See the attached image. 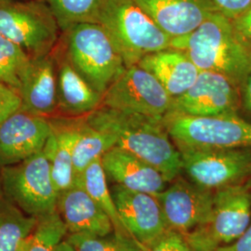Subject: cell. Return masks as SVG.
Wrapping results in <instances>:
<instances>
[{"mask_svg":"<svg viewBox=\"0 0 251 251\" xmlns=\"http://www.w3.org/2000/svg\"><path fill=\"white\" fill-rule=\"evenodd\" d=\"M85 119L93 127L114 135L117 147L150 164L169 182L182 171L180 152L163 118L101 105Z\"/></svg>","mask_w":251,"mask_h":251,"instance_id":"obj_1","label":"cell"},{"mask_svg":"<svg viewBox=\"0 0 251 251\" xmlns=\"http://www.w3.org/2000/svg\"><path fill=\"white\" fill-rule=\"evenodd\" d=\"M171 48L187 54L200 71L218 73L240 88L251 72V52L235 33L233 22L215 11L186 36L171 39Z\"/></svg>","mask_w":251,"mask_h":251,"instance_id":"obj_2","label":"cell"},{"mask_svg":"<svg viewBox=\"0 0 251 251\" xmlns=\"http://www.w3.org/2000/svg\"><path fill=\"white\" fill-rule=\"evenodd\" d=\"M56 47L102 96L126 68L112 36L100 24L73 25L62 32Z\"/></svg>","mask_w":251,"mask_h":251,"instance_id":"obj_3","label":"cell"},{"mask_svg":"<svg viewBox=\"0 0 251 251\" xmlns=\"http://www.w3.org/2000/svg\"><path fill=\"white\" fill-rule=\"evenodd\" d=\"M99 24L112 36L126 66L171 48V38L135 0H105Z\"/></svg>","mask_w":251,"mask_h":251,"instance_id":"obj_4","label":"cell"},{"mask_svg":"<svg viewBox=\"0 0 251 251\" xmlns=\"http://www.w3.org/2000/svg\"><path fill=\"white\" fill-rule=\"evenodd\" d=\"M61 33L47 1L0 0V34L31 58L51 53Z\"/></svg>","mask_w":251,"mask_h":251,"instance_id":"obj_5","label":"cell"},{"mask_svg":"<svg viewBox=\"0 0 251 251\" xmlns=\"http://www.w3.org/2000/svg\"><path fill=\"white\" fill-rule=\"evenodd\" d=\"M0 184L2 195L26 215L39 218L57 210L59 194L44 150L0 168Z\"/></svg>","mask_w":251,"mask_h":251,"instance_id":"obj_6","label":"cell"},{"mask_svg":"<svg viewBox=\"0 0 251 251\" xmlns=\"http://www.w3.org/2000/svg\"><path fill=\"white\" fill-rule=\"evenodd\" d=\"M163 119L179 150L251 148V122L237 114L198 117L170 112Z\"/></svg>","mask_w":251,"mask_h":251,"instance_id":"obj_7","label":"cell"},{"mask_svg":"<svg viewBox=\"0 0 251 251\" xmlns=\"http://www.w3.org/2000/svg\"><path fill=\"white\" fill-rule=\"evenodd\" d=\"M251 224V192L241 183L216 190L205 225L183 234L194 251H214L235 241Z\"/></svg>","mask_w":251,"mask_h":251,"instance_id":"obj_8","label":"cell"},{"mask_svg":"<svg viewBox=\"0 0 251 251\" xmlns=\"http://www.w3.org/2000/svg\"><path fill=\"white\" fill-rule=\"evenodd\" d=\"M182 171L199 187L216 191L251 175V148L181 149Z\"/></svg>","mask_w":251,"mask_h":251,"instance_id":"obj_9","label":"cell"},{"mask_svg":"<svg viewBox=\"0 0 251 251\" xmlns=\"http://www.w3.org/2000/svg\"><path fill=\"white\" fill-rule=\"evenodd\" d=\"M102 105L149 117L164 118L173 98L152 74L139 64L128 66L103 95Z\"/></svg>","mask_w":251,"mask_h":251,"instance_id":"obj_10","label":"cell"},{"mask_svg":"<svg viewBox=\"0 0 251 251\" xmlns=\"http://www.w3.org/2000/svg\"><path fill=\"white\" fill-rule=\"evenodd\" d=\"M241 108L240 89L225 75L200 71L195 84L173 99L171 112L190 117H210L237 114Z\"/></svg>","mask_w":251,"mask_h":251,"instance_id":"obj_11","label":"cell"},{"mask_svg":"<svg viewBox=\"0 0 251 251\" xmlns=\"http://www.w3.org/2000/svg\"><path fill=\"white\" fill-rule=\"evenodd\" d=\"M156 198L169 229L186 234L205 225L213 207V191L176 178Z\"/></svg>","mask_w":251,"mask_h":251,"instance_id":"obj_12","label":"cell"},{"mask_svg":"<svg viewBox=\"0 0 251 251\" xmlns=\"http://www.w3.org/2000/svg\"><path fill=\"white\" fill-rule=\"evenodd\" d=\"M110 188L126 231L144 251L169 230L156 197L117 184Z\"/></svg>","mask_w":251,"mask_h":251,"instance_id":"obj_13","label":"cell"},{"mask_svg":"<svg viewBox=\"0 0 251 251\" xmlns=\"http://www.w3.org/2000/svg\"><path fill=\"white\" fill-rule=\"evenodd\" d=\"M50 132L49 118L19 108L0 123V168L41 152Z\"/></svg>","mask_w":251,"mask_h":251,"instance_id":"obj_14","label":"cell"},{"mask_svg":"<svg viewBox=\"0 0 251 251\" xmlns=\"http://www.w3.org/2000/svg\"><path fill=\"white\" fill-rule=\"evenodd\" d=\"M22 107L41 117H57V72L52 52L31 58L18 90Z\"/></svg>","mask_w":251,"mask_h":251,"instance_id":"obj_15","label":"cell"},{"mask_svg":"<svg viewBox=\"0 0 251 251\" xmlns=\"http://www.w3.org/2000/svg\"><path fill=\"white\" fill-rule=\"evenodd\" d=\"M52 53L57 72V117H86L100 107L103 96L83 78L57 47Z\"/></svg>","mask_w":251,"mask_h":251,"instance_id":"obj_16","label":"cell"},{"mask_svg":"<svg viewBox=\"0 0 251 251\" xmlns=\"http://www.w3.org/2000/svg\"><path fill=\"white\" fill-rule=\"evenodd\" d=\"M101 164L108 180L131 191L157 197L170 183L150 164L117 146L102 155Z\"/></svg>","mask_w":251,"mask_h":251,"instance_id":"obj_17","label":"cell"},{"mask_svg":"<svg viewBox=\"0 0 251 251\" xmlns=\"http://www.w3.org/2000/svg\"><path fill=\"white\" fill-rule=\"evenodd\" d=\"M171 36H186L217 11L210 0H135Z\"/></svg>","mask_w":251,"mask_h":251,"instance_id":"obj_18","label":"cell"},{"mask_svg":"<svg viewBox=\"0 0 251 251\" xmlns=\"http://www.w3.org/2000/svg\"><path fill=\"white\" fill-rule=\"evenodd\" d=\"M57 211L68 233L106 235L115 231L107 214L79 185L75 184L59 194Z\"/></svg>","mask_w":251,"mask_h":251,"instance_id":"obj_19","label":"cell"},{"mask_svg":"<svg viewBox=\"0 0 251 251\" xmlns=\"http://www.w3.org/2000/svg\"><path fill=\"white\" fill-rule=\"evenodd\" d=\"M51 132L44 147L50 165L51 177L58 194L75 185L74 146L78 135L77 118L54 117L49 118Z\"/></svg>","mask_w":251,"mask_h":251,"instance_id":"obj_20","label":"cell"},{"mask_svg":"<svg viewBox=\"0 0 251 251\" xmlns=\"http://www.w3.org/2000/svg\"><path fill=\"white\" fill-rule=\"evenodd\" d=\"M138 64L151 73L173 99L187 91L200 73L187 54L171 47L145 56Z\"/></svg>","mask_w":251,"mask_h":251,"instance_id":"obj_21","label":"cell"},{"mask_svg":"<svg viewBox=\"0 0 251 251\" xmlns=\"http://www.w3.org/2000/svg\"><path fill=\"white\" fill-rule=\"evenodd\" d=\"M117 146L114 135L90 126L85 117H79L78 135L74 146V169L75 179L79 177L91 163Z\"/></svg>","mask_w":251,"mask_h":251,"instance_id":"obj_22","label":"cell"},{"mask_svg":"<svg viewBox=\"0 0 251 251\" xmlns=\"http://www.w3.org/2000/svg\"><path fill=\"white\" fill-rule=\"evenodd\" d=\"M37 218L24 213L0 194V251H24Z\"/></svg>","mask_w":251,"mask_h":251,"instance_id":"obj_23","label":"cell"},{"mask_svg":"<svg viewBox=\"0 0 251 251\" xmlns=\"http://www.w3.org/2000/svg\"><path fill=\"white\" fill-rule=\"evenodd\" d=\"M75 184L85 189L107 214L113 224L115 232L129 235L121 223L111 188L108 184L107 176L101 164V158L91 163L80 176L75 179Z\"/></svg>","mask_w":251,"mask_h":251,"instance_id":"obj_24","label":"cell"},{"mask_svg":"<svg viewBox=\"0 0 251 251\" xmlns=\"http://www.w3.org/2000/svg\"><path fill=\"white\" fill-rule=\"evenodd\" d=\"M105 0H47L61 32L84 23L99 24Z\"/></svg>","mask_w":251,"mask_h":251,"instance_id":"obj_25","label":"cell"},{"mask_svg":"<svg viewBox=\"0 0 251 251\" xmlns=\"http://www.w3.org/2000/svg\"><path fill=\"white\" fill-rule=\"evenodd\" d=\"M67 234V227L56 210L37 218L33 232L25 240L24 251H55Z\"/></svg>","mask_w":251,"mask_h":251,"instance_id":"obj_26","label":"cell"},{"mask_svg":"<svg viewBox=\"0 0 251 251\" xmlns=\"http://www.w3.org/2000/svg\"><path fill=\"white\" fill-rule=\"evenodd\" d=\"M31 57L20 46L0 34V83L18 92Z\"/></svg>","mask_w":251,"mask_h":251,"instance_id":"obj_27","label":"cell"},{"mask_svg":"<svg viewBox=\"0 0 251 251\" xmlns=\"http://www.w3.org/2000/svg\"><path fill=\"white\" fill-rule=\"evenodd\" d=\"M66 240L77 251H144L131 236L115 231L106 235L68 233Z\"/></svg>","mask_w":251,"mask_h":251,"instance_id":"obj_28","label":"cell"},{"mask_svg":"<svg viewBox=\"0 0 251 251\" xmlns=\"http://www.w3.org/2000/svg\"><path fill=\"white\" fill-rule=\"evenodd\" d=\"M144 251H194L186 237L177 231L169 229Z\"/></svg>","mask_w":251,"mask_h":251,"instance_id":"obj_29","label":"cell"},{"mask_svg":"<svg viewBox=\"0 0 251 251\" xmlns=\"http://www.w3.org/2000/svg\"><path fill=\"white\" fill-rule=\"evenodd\" d=\"M22 107L18 92L0 83V123Z\"/></svg>","mask_w":251,"mask_h":251,"instance_id":"obj_30","label":"cell"},{"mask_svg":"<svg viewBox=\"0 0 251 251\" xmlns=\"http://www.w3.org/2000/svg\"><path fill=\"white\" fill-rule=\"evenodd\" d=\"M216 10L227 18H237L251 8V0H210Z\"/></svg>","mask_w":251,"mask_h":251,"instance_id":"obj_31","label":"cell"},{"mask_svg":"<svg viewBox=\"0 0 251 251\" xmlns=\"http://www.w3.org/2000/svg\"><path fill=\"white\" fill-rule=\"evenodd\" d=\"M232 22L238 38L251 52V8Z\"/></svg>","mask_w":251,"mask_h":251,"instance_id":"obj_32","label":"cell"},{"mask_svg":"<svg viewBox=\"0 0 251 251\" xmlns=\"http://www.w3.org/2000/svg\"><path fill=\"white\" fill-rule=\"evenodd\" d=\"M214 251H251V224L249 228L233 243L220 247Z\"/></svg>","mask_w":251,"mask_h":251,"instance_id":"obj_33","label":"cell"},{"mask_svg":"<svg viewBox=\"0 0 251 251\" xmlns=\"http://www.w3.org/2000/svg\"><path fill=\"white\" fill-rule=\"evenodd\" d=\"M240 98L241 107L251 114V72L244 79L240 85Z\"/></svg>","mask_w":251,"mask_h":251,"instance_id":"obj_34","label":"cell"},{"mask_svg":"<svg viewBox=\"0 0 251 251\" xmlns=\"http://www.w3.org/2000/svg\"><path fill=\"white\" fill-rule=\"evenodd\" d=\"M55 251H77L71 243L68 242L66 238L59 244Z\"/></svg>","mask_w":251,"mask_h":251,"instance_id":"obj_35","label":"cell"},{"mask_svg":"<svg viewBox=\"0 0 251 251\" xmlns=\"http://www.w3.org/2000/svg\"><path fill=\"white\" fill-rule=\"evenodd\" d=\"M0 194H1V184H0Z\"/></svg>","mask_w":251,"mask_h":251,"instance_id":"obj_36","label":"cell"}]
</instances>
